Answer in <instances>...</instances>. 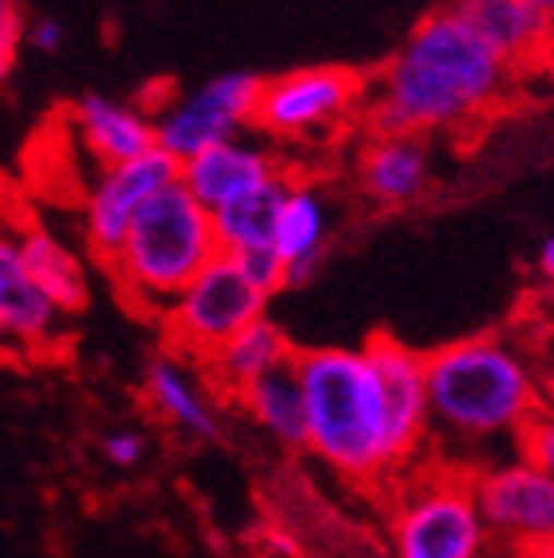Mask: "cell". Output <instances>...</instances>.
Masks as SVG:
<instances>
[{
	"label": "cell",
	"mask_w": 554,
	"mask_h": 558,
	"mask_svg": "<svg viewBox=\"0 0 554 558\" xmlns=\"http://www.w3.org/2000/svg\"><path fill=\"white\" fill-rule=\"evenodd\" d=\"M516 70L504 66L454 4L426 12L373 82H364L361 121L373 136L469 132L508 105Z\"/></svg>",
	"instance_id": "obj_1"
},
{
	"label": "cell",
	"mask_w": 554,
	"mask_h": 558,
	"mask_svg": "<svg viewBox=\"0 0 554 558\" xmlns=\"http://www.w3.org/2000/svg\"><path fill=\"white\" fill-rule=\"evenodd\" d=\"M426 423L458 442H516L543 415V380L520 341L504 333H469L423 353Z\"/></svg>",
	"instance_id": "obj_2"
},
{
	"label": "cell",
	"mask_w": 554,
	"mask_h": 558,
	"mask_svg": "<svg viewBox=\"0 0 554 558\" xmlns=\"http://www.w3.org/2000/svg\"><path fill=\"white\" fill-rule=\"evenodd\" d=\"M291 365L303 388V450L357 485L396 477L381 380L364 349H294Z\"/></svg>",
	"instance_id": "obj_3"
},
{
	"label": "cell",
	"mask_w": 554,
	"mask_h": 558,
	"mask_svg": "<svg viewBox=\"0 0 554 558\" xmlns=\"http://www.w3.org/2000/svg\"><path fill=\"white\" fill-rule=\"evenodd\" d=\"M217 256L209 209H202L179 183L159 191L136 214L105 271L140 311H164Z\"/></svg>",
	"instance_id": "obj_4"
},
{
	"label": "cell",
	"mask_w": 554,
	"mask_h": 558,
	"mask_svg": "<svg viewBox=\"0 0 554 558\" xmlns=\"http://www.w3.org/2000/svg\"><path fill=\"white\" fill-rule=\"evenodd\" d=\"M392 558H489V532L481 523L466 470H419L399 485L388 520Z\"/></svg>",
	"instance_id": "obj_5"
},
{
	"label": "cell",
	"mask_w": 554,
	"mask_h": 558,
	"mask_svg": "<svg viewBox=\"0 0 554 558\" xmlns=\"http://www.w3.org/2000/svg\"><path fill=\"white\" fill-rule=\"evenodd\" d=\"M364 82L346 66H303L261 82L252 129L284 144H318L361 117Z\"/></svg>",
	"instance_id": "obj_6"
},
{
	"label": "cell",
	"mask_w": 554,
	"mask_h": 558,
	"mask_svg": "<svg viewBox=\"0 0 554 558\" xmlns=\"http://www.w3.org/2000/svg\"><path fill=\"white\" fill-rule=\"evenodd\" d=\"M261 314H268V295L252 288L233 256L217 253L159 311V323H164V333L171 341L167 349L202 365L221 341H229L237 330L256 323Z\"/></svg>",
	"instance_id": "obj_7"
},
{
	"label": "cell",
	"mask_w": 554,
	"mask_h": 558,
	"mask_svg": "<svg viewBox=\"0 0 554 558\" xmlns=\"http://www.w3.org/2000/svg\"><path fill=\"white\" fill-rule=\"evenodd\" d=\"M256 97H261V78L244 70H229L186 94L167 97L156 113H147L156 132V148L182 163L214 144L244 136L256 113Z\"/></svg>",
	"instance_id": "obj_8"
},
{
	"label": "cell",
	"mask_w": 554,
	"mask_h": 558,
	"mask_svg": "<svg viewBox=\"0 0 554 558\" xmlns=\"http://www.w3.org/2000/svg\"><path fill=\"white\" fill-rule=\"evenodd\" d=\"M473 500L489 543H501L508 555L554 543V473L511 458L489 470L469 473Z\"/></svg>",
	"instance_id": "obj_9"
},
{
	"label": "cell",
	"mask_w": 554,
	"mask_h": 558,
	"mask_svg": "<svg viewBox=\"0 0 554 558\" xmlns=\"http://www.w3.org/2000/svg\"><path fill=\"white\" fill-rule=\"evenodd\" d=\"M171 183H179V163L159 148L144 151L129 163L97 167V179L89 183L86 206H82L89 253L101 264L109 260L121 248L124 233H129L140 209Z\"/></svg>",
	"instance_id": "obj_10"
},
{
	"label": "cell",
	"mask_w": 554,
	"mask_h": 558,
	"mask_svg": "<svg viewBox=\"0 0 554 558\" xmlns=\"http://www.w3.org/2000/svg\"><path fill=\"white\" fill-rule=\"evenodd\" d=\"M361 349L364 357H369V365H373L376 380H381L392 462H396V477H404L419 462V453H423L426 438H431L423 353H416L408 341L392 338V333H373Z\"/></svg>",
	"instance_id": "obj_11"
},
{
	"label": "cell",
	"mask_w": 554,
	"mask_h": 558,
	"mask_svg": "<svg viewBox=\"0 0 554 558\" xmlns=\"http://www.w3.org/2000/svg\"><path fill=\"white\" fill-rule=\"evenodd\" d=\"M144 400L167 427L191 442H217L226 435L217 408L226 400L209 388L198 361L182 357L174 349H159L144 361Z\"/></svg>",
	"instance_id": "obj_12"
},
{
	"label": "cell",
	"mask_w": 554,
	"mask_h": 558,
	"mask_svg": "<svg viewBox=\"0 0 554 558\" xmlns=\"http://www.w3.org/2000/svg\"><path fill=\"white\" fill-rule=\"evenodd\" d=\"M284 171L279 159L264 148L261 140L233 136L226 144L198 151V156L182 159L179 163V186L198 202L202 209H217L226 202L249 194L252 186L268 183Z\"/></svg>",
	"instance_id": "obj_13"
},
{
	"label": "cell",
	"mask_w": 554,
	"mask_h": 558,
	"mask_svg": "<svg viewBox=\"0 0 554 558\" xmlns=\"http://www.w3.org/2000/svg\"><path fill=\"white\" fill-rule=\"evenodd\" d=\"M481 44L516 74L543 66L551 59V12H539L523 0H450Z\"/></svg>",
	"instance_id": "obj_14"
},
{
	"label": "cell",
	"mask_w": 554,
	"mask_h": 558,
	"mask_svg": "<svg viewBox=\"0 0 554 558\" xmlns=\"http://www.w3.org/2000/svg\"><path fill=\"white\" fill-rule=\"evenodd\" d=\"M272 248L284 260V288H303L329 253V202L314 183H287Z\"/></svg>",
	"instance_id": "obj_15"
},
{
	"label": "cell",
	"mask_w": 554,
	"mask_h": 558,
	"mask_svg": "<svg viewBox=\"0 0 554 558\" xmlns=\"http://www.w3.org/2000/svg\"><path fill=\"white\" fill-rule=\"evenodd\" d=\"M70 129L79 136V148L97 167H117L156 148L152 117L140 105L117 101L105 94H82L70 109Z\"/></svg>",
	"instance_id": "obj_16"
},
{
	"label": "cell",
	"mask_w": 554,
	"mask_h": 558,
	"mask_svg": "<svg viewBox=\"0 0 554 558\" xmlns=\"http://www.w3.org/2000/svg\"><path fill=\"white\" fill-rule=\"evenodd\" d=\"M357 186L373 206L404 209L431 186V148L419 136H369L357 156Z\"/></svg>",
	"instance_id": "obj_17"
},
{
	"label": "cell",
	"mask_w": 554,
	"mask_h": 558,
	"mask_svg": "<svg viewBox=\"0 0 554 558\" xmlns=\"http://www.w3.org/2000/svg\"><path fill=\"white\" fill-rule=\"evenodd\" d=\"M291 357H294V345L284 333V326H276L268 314H261L256 323H249L229 341H221V345L202 361V373H206L209 388H214L221 400L233 403L237 392H244L252 380H261V376L291 365Z\"/></svg>",
	"instance_id": "obj_18"
},
{
	"label": "cell",
	"mask_w": 554,
	"mask_h": 558,
	"mask_svg": "<svg viewBox=\"0 0 554 558\" xmlns=\"http://www.w3.org/2000/svg\"><path fill=\"white\" fill-rule=\"evenodd\" d=\"M62 314L35 288L16 236L0 233V341L39 349L59 333Z\"/></svg>",
	"instance_id": "obj_19"
},
{
	"label": "cell",
	"mask_w": 554,
	"mask_h": 558,
	"mask_svg": "<svg viewBox=\"0 0 554 558\" xmlns=\"http://www.w3.org/2000/svg\"><path fill=\"white\" fill-rule=\"evenodd\" d=\"M20 256H24L27 276L35 279V288L51 299L55 311L67 318V314L86 311L89 303V271L74 248H70L62 236H55L51 229H24L16 236Z\"/></svg>",
	"instance_id": "obj_20"
},
{
	"label": "cell",
	"mask_w": 554,
	"mask_h": 558,
	"mask_svg": "<svg viewBox=\"0 0 554 558\" xmlns=\"http://www.w3.org/2000/svg\"><path fill=\"white\" fill-rule=\"evenodd\" d=\"M287 183H291L287 171H279L276 179L252 186V191L241 194V198L209 209V226H214L217 253L241 256V253H249V248H272L279 202H284Z\"/></svg>",
	"instance_id": "obj_21"
},
{
	"label": "cell",
	"mask_w": 554,
	"mask_h": 558,
	"mask_svg": "<svg viewBox=\"0 0 554 558\" xmlns=\"http://www.w3.org/2000/svg\"><path fill=\"white\" fill-rule=\"evenodd\" d=\"M233 403L264 430V435L291 446V450H303V435H306L303 388H299L294 365H284V368H276V373L261 376V380H252L244 392L233 396Z\"/></svg>",
	"instance_id": "obj_22"
},
{
	"label": "cell",
	"mask_w": 554,
	"mask_h": 558,
	"mask_svg": "<svg viewBox=\"0 0 554 558\" xmlns=\"http://www.w3.org/2000/svg\"><path fill=\"white\" fill-rule=\"evenodd\" d=\"M24 27L27 16L20 9V0H0V86L12 78V70L24 51Z\"/></svg>",
	"instance_id": "obj_23"
},
{
	"label": "cell",
	"mask_w": 554,
	"mask_h": 558,
	"mask_svg": "<svg viewBox=\"0 0 554 558\" xmlns=\"http://www.w3.org/2000/svg\"><path fill=\"white\" fill-rule=\"evenodd\" d=\"M233 260L252 288L264 291L268 299L276 295V291H284V260L276 256V248H249V253L233 256Z\"/></svg>",
	"instance_id": "obj_24"
},
{
	"label": "cell",
	"mask_w": 554,
	"mask_h": 558,
	"mask_svg": "<svg viewBox=\"0 0 554 558\" xmlns=\"http://www.w3.org/2000/svg\"><path fill=\"white\" fill-rule=\"evenodd\" d=\"M516 450H520L523 462L554 473V427H551V415H546V411L531 418L528 427L516 435Z\"/></svg>",
	"instance_id": "obj_25"
},
{
	"label": "cell",
	"mask_w": 554,
	"mask_h": 558,
	"mask_svg": "<svg viewBox=\"0 0 554 558\" xmlns=\"http://www.w3.org/2000/svg\"><path fill=\"white\" fill-rule=\"evenodd\" d=\"M144 435L140 430H109L101 438V458L117 470H132V465L144 462Z\"/></svg>",
	"instance_id": "obj_26"
},
{
	"label": "cell",
	"mask_w": 554,
	"mask_h": 558,
	"mask_svg": "<svg viewBox=\"0 0 554 558\" xmlns=\"http://www.w3.org/2000/svg\"><path fill=\"white\" fill-rule=\"evenodd\" d=\"M24 47H32L35 54H47V59H55V54L67 47V27L59 24L55 16H35L27 20L24 27Z\"/></svg>",
	"instance_id": "obj_27"
},
{
	"label": "cell",
	"mask_w": 554,
	"mask_h": 558,
	"mask_svg": "<svg viewBox=\"0 0 554 558\" xmlns=\"http://www.w3.org/2000/svg\"><path fill=\"white\" fill-rule=\"evenodd\" d=\"M539 276H543L546 283H551V276H554V241L551 236L539 241Z\"/></svg>",
	"instance_id": "obj_28"
},
{
	"label": "cell",
	"mask_w": 554,
	"mask_h": 558,
	"mask_svg": "<svg viewBox=\"0 0 554 558\" xmlns=\"http://www.w3.org/2000/svg\"><path fill=\"white\" fill-rule=\"evenodd\" d=\"M508 558H554V550L551 547H528V550H516V555H508Z\"/></svg>",
	"instance_id": "obj_29"
},
{
	"label": "cell",
	"mask_w": 554,
	"mask_h": 558,
	"mask_svg": "<svg viewBox=\"0 0 554 558\" xmlns=\"http://www.w3.org/2000/svg\"><path fill=\"white\" fill-rule=\"evenodd\" d=\"M523 4H531V9H539V12H551L554 16V0H523Z\"/></svg>",
	"instance_id": "obj_30"
}]
</instances>
